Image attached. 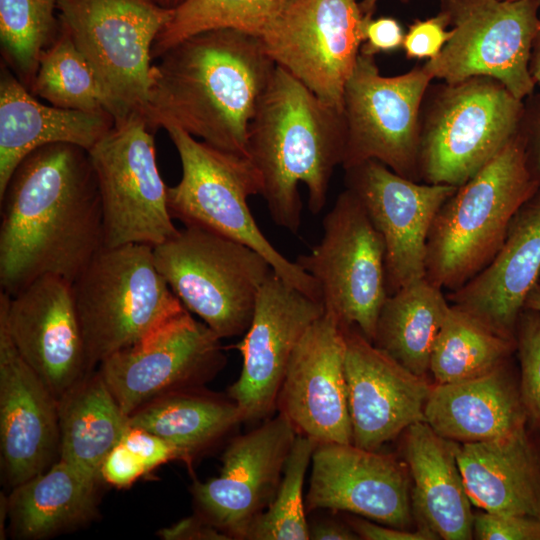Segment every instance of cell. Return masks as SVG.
I'll return each instance as SVG.
<instances>
[{
  "mask_svg": "<svg viewBox=\"0 0 540 540\" xmlns=\"http://www.w3.org/2000/svg\"><path fill=\"white\" fill-rule=\"evenodd\" d=\"M347 523L360 539L364 540H437L440 539L433 531L425 527L415 530L401 529L360 518L348 517Z\"/></svg>",
  "mask_w": 540,
  "mask_h": 540,
  "instance_id": "ee69618b",
  "label": "cell"
},
{
  "mask_svg": "<svg viewBox=\"0 0 540 540\" xmlns=\"http://www.w3.org/2000/svg\"><path fill=\"white\" fill-rule=\"evenodd\" d=\"M375 56L360 53L345 85L344 169L376 160L405 178L421 181L420 107L430 81L424 66L383 76Z\"/></svg>",
  "mask_w": 540,
  "mask_h": 540,
  "instance_id": "4fadbf2b",
  "label": "cell"
},
{
  "mask_svg": "<svg viewBox=\"0 0 540 540\" xmlns=\"http://www.w3.org/2000/svg\"><path fill=\"white\" fill-rule=\"evenodd\" d=\"M96 174L104 247H155L178 232L156 160L154 132L142 115L114 127L89 151Z\"/></svg>",
  "mask_w": 540,
  "mask_h": 540,
  "instance_id": "7c38bea8",
  "label": "cell"
},
{
  "mask_svg": "<svg viewBox=\"0 0 540 540\" xmlns=\"http://www.w3.org/2000/svg\"><path fill=\"white\" fill-rule=\"evenodd\" d=\"M146 474L137 458L119 442L101 466V478L116 487H128Z\"/></svg>",
  "mask_w": 540,
  "mask_h": 540,
  "instance_id": "7bdbcfd3",
  "label": "cell"
},
{
  "mask_svg": "<svg viewBox=\"0 0 540 540\" xmlns=\"http://www.w3.org/2000/svg\"><path fill=\"white\" fill-rule=\"evenodd\" d=\"M539 185L528 166L522 123L440 207L427 241L426 278L448 292L473 279L496 256L515 213Z\"/></svg>",
  "mask_w": 540,
  "mask_h": 540,
  "instance_id": "277c9868",
  "label": "cell"
},
{
  "mask_svg": "<svg viewBox=\"0 0 540 540\" xmlns=\"http://www.w3.org/2000/svg\"><path fill=\"white\" fill-rule=\"evenodd\" d=\"M56 11L58 0H0L2 61L29 91L42 53L59 35Z\"/></svg>",
  "mask_w": 540,
  "mask_h": 540,
  "instance_id": "d590c367",
  "label": "cell"
},
{
  "mask_svg": "<svg viewBox=\"0 0 540 540\" xmlns=\"http://www.w3.org/2000/svg\"><path fill=\"white\" fill-rule=\"evenodd\" d=\"M107 111L86 112L45 105L1 61L0 194L19 163L34 150L68 143L89 151L113 127Z\"/></svg>",
  "mask_w": 540,
  "mask_h": 540,
  "instance_id": "d4e9b609",
  "label": "cell"
},
{
  "mask_svg": "<svg viewBox=\"0 0 540 540\" xmlns=\"http://www.w3.org/2000/svg\"><path fill=\"white\" fill-rule=\"evenodd\" d=\"M157 535L165 540H230L224 532L198 514L184 518L170 527L162 528Z\"/></svg>",
  "mask_w": 540,
  "mask_h": 540,
  "instance_id": "f6af8a7d",
  "label": "cell"
},
{
  "mask_svg": "<svg viewBox=\"0 0 540 540\" xmlns=\"http://www.w3.org/2000/svg\"><path fill=\"white\" fill-rule=\"evenodd\" d=\"M151 66L146 120L175 125L226 152L248 157L250 124L276 63L259 36L232 28L192 35Z\"/></svg>",
  "mask_w": 540,
  "mask_h": 540,
  "instance_id": "7a4b0ae2",
  "label": "cell"
},
{
  "mask_svg": "<svg viewBox=\"0 0 540 540\" xmlns=\"http://www.w3.org/2000/svg\"><path fill=\"white\" fill-rule=\"evenodd\" d=\"M0 286L13 296L36 279L73 282L104 248L100 192L89 152L42 146L0 194Z\"/></svg>",
  "mask_w": 540,
  "mask_h": 540,
  "instance_id": "6da1fadb",
  "label": "cell"
},
{
  "mask_svg": "<svg viewBox=\"0 0 540 540\" xmlns=\"http://www.w3.org/2000/svg\"><path fill=\"white\" fill-rule=\"evenodd\" d=\"M96 484L58 459L48 470L12 488L7 497L12 534L44 539L86 524L97 513Z\"/></svg>",
  "mask_w": 540,
  "mask_h": 540,
  "instance_id": "f546056e",
  "label": "cell"
},
{
  "mask_svg": "<svg viewBox=\"0 0 540 540\" xmlns=\"http://www.w3.org/2000/svg\"><path fill=\"white\" fill-rule=\"evenodd\" d=\"M403 456L413 482L411 504L418 527L444 540L473 538L471 500L456 456V442L425 421L405 430Z\"/></svg>",
  "mask_w": 540,
  "mask_h": 540,
  "instance_id": "83f0119b",
  "label": "cell"
},
{
  "mask_svg": "<svg viewBox=\"0 0 540 540\" xmlns=\"http://www.w3.org/2000/svg\"><path fill=\"white\" fill-rule=\"evenodd\" d=\"M471 503L482 511L540 518V450L527 426L478 443H457Z\"/></svg>",
  "mask_w": 540,
  "mask_h": 540,
  "instance_id": "484cf974",
  "label": "cell"
},
{
  "mask_svg": "<svg viewBox=\"0 0 540 540\" xmlns=\"http://www.w3.org/2000/svg\"><path fill=\"white\" fill-rule=\"evenodd\" d=\"M293 0H186L156 37L152 59L200 32L232 28L261 37Z\"/></svg>",
  "mask_w": 540,
  "mask_h": 540,
  "instance_id": "836d02e7",
  "label": "cell"
},
{
  "mask_svg": "<svg viewBox=\"0 0 540 540\" xmlns=\"http://www.w3.org/2000/svg\"><path fill=\"white\" fill-rule=\"evenodd\" d=\"M316 442L296 436L271 504L246 529L242 540H308L303 484Z\"/></svg>",
  "mask_w": 540,
  "mask_h": 540,
  "instance_id": "8d00e7d4",
  "label": "cell"
},
{
  "mask_svg": "<svg viewBox=\"0 0 540 540\" xmlns=\"http://www.w3.org/2000/svg\"><path fill=\"white\" fill-rule=\"evenodd\" d=\"M408 2L409 0H402ZM378 0H360L359 6L365 16H373Z\"/></svg>",
  "mask_w": 540,
  "mask_h": 540,
  "instance_id": "f907efd6",
  "label": "cell"
},
{
  "mask_svg": "<svg viewBox=\"0 0 540 540\" xmlns=\"http://www.w3.org/2000/svg\"><path fill=\"white\" fill-rule=\"evenodd\" d=\"M226 360L221 338L185 309L138 343L106 358L98 371L129 417L159 397L204 387Z\"/></svg>",
  "mask_w": 540,
  "mask_h": 540,
  "instance_id": "5bb4252c",
  "label": "cell"
},
{
  "mask_svg": "<svg viewBox=\"0 0 540 540\" xmlns=\"http://www.w3.org/2000/svg\"><path fill=\"white\" fill-rule=\"evenodd\" d=\"M60 24L56 40L40 57L30 92L55 107L111 114L109 99L97 75Z\"/></svg>",
  "mask_w": 540,
  "mask_h": 540,
  "instance_id": "e575fe53",
  "label": "cell"
},
{
  "mask_svg": "<svg viewBox=\"0 0 540 540\" xmlns=\"http://www.w3.org/2000/svg\"><path fill=\"white\" fill-rule=\"evenodd\" d=\"M524 114V102L493 78L447 84L421 126V181L461 186L520 131Z\"/></svg>",
  "mask_w": 540,
  "mask_h": 540,
  "instance_id": "9c48e42d",
  "label": "cell"
},
{
  "mask_svg": "<svg viewBox=\"0 0 540 540\" xmlns=\"http://www.w3.org/2000/svg\"><path fill=\"white\" fill-rule=\"evenodd\" d=\"M155 264L184 307L221 339L244 334L274 272L257 251L196 226L153 248Z\"/></svg>",
  "mask_w": 540,
  "mask_h": 540,
  "instance_id": "52a82bcc",
  "label": "cell"
},
{
  "mask_svg": "<svg viewBox=\"0 0 540 540\" xmlns=\"http://www.w3.org/2000/svg\"><path fill=\"white\" fill-rule=\"evenodd\" d=\"M364 24L357 0H293L260 38L277 66L343 111Z\"/></svg>",
  "mask_w": 540,
  "mask_h": 540,
  "instance_id": "9a60e30c",
  "label": "cell"
},
{
  "mask_svg": "<svg viewBox=\"0 0 540 540\" xmlns=\"http://www.w3.org/2000/svg\"><path fill=\"white\" fill-rule=\"evenodd\" d=\"M297 436L281 413L235 436L224 450L218 477L194 480L196 514L231 539L242 540L250 523L271 504Z\"/></svg>",
  "mask_w": 540,
  "mask_h": 540,
  "instance_id": "ac0fdd59",
  "label": "cell"
},
{
  "mask_svg": "<svg viewBox=\"0 0 540 540\" xmlns=\"http://www.w3.org/2000/svg\"><path fill=\"white\" fill-rule=\"evenodd\" d=\"M515 351L514 340L451 304L432 351L429 373L435 384L478 378L508 362Z\"/></svg>",
  "mask_w": 540,
  "mask_h": 540,
  "instance_id": "d6a6232c",
  "label": "cell"
},
{
  "mask_svg": "<svg viewBox=\"0 0 540 540\" xmlns=\"http://www.w3.org/2000/svg\"><path fill=\"white\" fill-rule=\"evenodd\" d=\"M0 319L18 352L58 399L91 370L72 282L46 275L13 296L1 291Z\"/></svg>",
  "mask_w": 540,
  "mask_h": 540,
  "instance_id": "d6986e66",
  "label": "cell"
},
{
  "mask_svg": "<svg viewBox=\"0 0 540 540\" xmlns=\"http://www.w3.org/2000/svg\"><path fill=\"white\" fill-rule=\"evenodd\" d=\"M182 167L180 181L167 188L173 219L218 233L261 254L274 272L304 294L322 302L314 278L283 256L257 225L248 198L261 195L262 179L249 157L217 149L181 128L166 124Z\"/></svg>",
  "mask_w": 540,
  "mask_h": 540,
  "instance_id": "5b68a950",
  "label": "cell"
},
{
  "mask_svg": "<svg viewBox=\"0 0 540 540\" xmlns=\"http://www.w3.org/2000/svg\"><path fill=\"white\" fill-rule=\"evenodd\" d=\"M519 390L528 423L540 428V312L524 308L515 331Z\"/></svg>",
  "mask_w": 540,
  "mask_h": 540,
  "instance_id": "74e56055",
  "label": "cell"
},
{
  "mask_svg": "<svg viewBox=\"0 0 540 540\" xmlns=\"http://www.w3.org/2000/svg\"><path fill=\"white\" fill-rule=\"evenodd\" d=\"M426 277L386 298L373 344L422 377L430 374L432 351L451 303Z\"/></svg>",
  "mask_w": 540,
  "mask_h": 540,
  "instance_id": "1f68e13d",
  "label": "cell"
},
{
  "mask_svg": "<svg viewBox=\"0 0 540 540\" xmlns=\"http://www.w3.org/2000/svg\"><path fill=\"white\" fill-rule=\"evenodd\" d=\"M540 279V185L521 205L493 260L461 288L448 292L449 302L497 334L515 341L526 299Z\"/></svg>",
  "mask_w": 540,
  "mask_h": 540,
  "instance_id": "cb8c5ba5",
  "label": "cell"
},
{
  "mask_svg": "<svg viewBox=\"0 0 540 540\" xmlns=\"http://www.w3.org/2000/svg\"><path fill=\"white\" fill-rule=\"evenodd\" d=\"M0 446L12 488L44 472L59 456L58 401L18 352L2 319Z\"/></svg>",
  "mask_w": 540,
  "mask_h": 540,
  "instance_id": "603a6c76",
  "label": "cell"
},
{
  "mask_svg": "<svg viewBox=\"0 0 540 540\" xmlns=\"http://www.w3.org/2000/svg\"><path fill=\"white\" fill-rule=\"evenodd\" d=\"M120 442L137 458L146 473L171 460H182L174 446L141 428L129 425Z\"/></svg>",
  "mask_w": 540,
  "mask_h": 540,
  "instance_id": "60d3db41",
  "label": "cell"
},
{
  "mask_svg": "<svg viewBox=\"0 0 540 540\" xmlns=\"http://www.w3.org/2000/svg\"><path fill=\"white\" fill-rule=\"evenodd\" d=\"M58 11L97 75L115 123L146 118L152 46L174 9L155 0H58Z\"/></svg>",
  "mask_w": 540,
  "mask_h": 540,
  "instance_id": "ba28073f",
  "label": "cell"
},
{
  "mask_svg": "<svg viewBox=\"0 0 540 540\" xmlns=\"http://www.w3.org/2000/svg\"><path fill=\"white\" fill-rule=\"evenodd\" d=\"M404 35L401 24L395 18L365 16L360 53L375 56L392 52L402 46Z\"/></svg>",
  "mask_w": 540,
  "mask_h": 540,
  "instance_id": "b9f144b4",
  "label": "cell"
},
{
  "mask_svg": "<svg viewBox=\"0 0 540 540\" xmlns=\"http://www.w3.org/2000/svg\"><path fill=\"white\" fill-rule=\"evenodd\" d=\"M159 5L168 8L175 9L184 3L186 0H155Z\"/></svg>",
  "mask_w": 540,
  "mask_h": 540,
  "instance_id": "816d5d0a",
  "label": "cell"
},
{
  "mask_svg": "<svg viewBox=\"0 0 540 540\" xmlns=\"http://www.w3.org/2000/svg\"><path fill=\"white\" fill-rule=\"evenodd\" d=\"M310 540H356L360 539L346 522L328 517L308 518Z\"/></svg>",
  "mask_w": 540,
  "mask_h": 540,
  "instance_id": "7dc6e473",
  "label": "cell"
},
{
  "mask_svg": "<svg viewBox=\"0 0 540 540\" xmlns=\"http://www.w3.org/2000/svg\"><path fill=\"white\" fill-rule=\"evenodd\" d=\"M385 248L388 295L426 277L427 241L443 203L457 187L414 181L376 160L345 169Z\"/></svg>",
  "mask_w": 540,
  "mask_h": 540,
  "instance_id": "e0dca14e",
  "label": "cell"
},
{
  "mask_svg": "<svg viewBox=\"0 0 540 540\" xmlns=\"http://www.w3.org/2000/svg\"><path fill=\"white\" fill-rule=\"evenodd\" d=\"M525 308L540 312V279L529 293L525 302Z\"/></svg>",
  "mask_w": 540,
  "mask_h": 540,
  "instance_id": "681fc988",
  "label": "cell"
},
{
  "mask_svg": "<svg viewBox=\"0 0 540 540\" xmlns=\"http://www.w3.org/2000/svg\"><path fill=\"white\" fill-rule=\"evenodd\" d=\"M511 1H513V0H511Z\"/></svg>",
  "mask_w": 540,
  "mask_h": 540,
  "instance_id": "f5cc1de1",
  "label": "cell"
},
{
  "mask_svg": "<svg viewBox=\"0 0 540 540\" xmlns=\"http://www.w3.org/2000/svg\"><path fill=\"white\" fill-rule=\"evenodd\" d=\"M323 313L322 302L294 288L275 272L263 283L251 323L233 346L242 356V369L227 389V395L241 409L244 422H263L272 417L293 351Z\"/></svg>",
  "mask_w": 540,
  "mask_h": 540,
  "instance_id": "2e32d148",
  "label": "cell"
},
{
  "mask_svg": "<svg viewBox=\"0 0 540 540\" xmlns=\"http://www.w3.org/2000/svg\"><path fill=\"white\" fill-rule=\"evenodd\" d=\"M473 538L479 540H540V518L482 511L474 514Z\"/></svg>",
  "mask_w": 540,
  "mask_h": 540,
  "instance_id": "f35d334b",
  "label": "cell"
},
{
  "mask_svg": "<svg viewBox=\"0 0 540 540\" xmlns=\"http://www.w3.org/2000/svg\"><path fill=\"white\" fill-rule=\"evenodd\" d=\"M243 422L241 409L227 393H213L204 387L164 395L129 416L130 426L174 446L188 465Z\"/></svg>",
  "mask_w": 540,
  "mask_h": 540,
  "instance_id": "4dcf8cb0",
  "label": "cell"
},
{
  "mask_svg": "<svg viewBox=\"0 0 540 540\" xmlns=\"http://www.w3.org/2000/svg\"><path fill=\"white\" fill-rule=\"evenodd\" d=\"M529 68L535 84L540 86V14L538 31L533 44Z\"/></svg>",
  "mask_w": 540,
  "mask_h": 540,
  "instance_id": "c3c4849f",
  "label": "cell"
},
{
  "mask_svg": "<svg viewBox=\"0 0 540 540\" xmlns=\"http://www.w3.org/2000/svg\"><path fill=\"white\" fill-rule=\"evenodd\" d=\"M343 327L352 443L379 451L409 426L425 421L433 384L376 347L356 327Z\"/></svg>",
  "mask_w": 540,
  "mask_h": 540,
  "instance_id": "7402d4cb",
  "label": "cell"
},
{
  "mask_svg": "<svg viewBox=\"0 0 540 540\" xmlns=\"http://www.w3.org/2000/svg\"><path fill=\"white\" fill-rule=\"evenodd\" d=\"M323 235L296 263L317 282L324 310L373 341L388 297L385 248L358 197L346 189L323 218Z\"/></svg>",
  "mask_w": 540,
  "mask_h": 540,
  "instance_id": "8fae6325",
  "label": "cell"
},
{
  "mask_svg": "<svg viewBox=\"0 0 540 540\" xmlns=\"http://www.w3.org/2000/svg\"><path fill=\"white\" fill-rule=\"evenodd\" d=\"M307 513H352L401 529L413 521L411 479L393 456L353 443H317L311 458Z\"/></svg>",
  "mask_w": 540,
  "mask_h": 540,
  "instance_id": "44dd1931",
  "label": "cell"
},
{
  "mask_svg": "<svg viewBox=\"0 0 540 540\" xmlns=\"http://www.w3.org/2000/svg\"><path fill=\"white\" fill-rule=\"evenodd\" d=\"M440 12L452 35L423 65L433 79L456 84L490 77L522 101L533 94L529 65L540 0H441Z\"/></svg>",
  "mask_w": 540,
  "mask_h": 540,
  "instance_id": "30bf717a",
  "label": "cell"
},
{
  "mask_svg": "<svg viewBox=\"0 0 540 540\" xmlns=\"http://www.w3.org/2000/svg\"><path fill=\"white\" fill-rule=\"evenodd\" d=\"M424 417L437 434L457 443L493 440L528 424L510 360L478 378L433 384Z\"/></svg>",
  "mask_w": 540,
  "mask_h": 540,
  "instance_id": "4316f807",
  "label": "cell"
},
{
  "mask_svg": "<svg viewBox=\"0 0 540 540\" xmlns=\"http://www.w3.org/2000/svg\"><path fill=\"white\" fill-rule=\"evenodd\" d=\"M72 292L91 370L186 309L143 244L104 247Z\"/></svg>",
  "mask_w": 540,
  "mask_h": 540,
  "instance_id": "8992f818",
  "label": "cell"
},
{
  "mask_svg": "<svg viewBox=\"0 0 540 540\" xmlns=\"http://www.w3.org/2000/svg\"><path fill=\"white\" fill-rule=\"evenodd\" d=\"M276 410L316 444L352 443L344 327L332 313L324 310L293 351Z\"/></svg>",
  "mask_w": 540,
  "mask_h": 540,
  "instance_id": "ffe728a7",
  "label": "cell"
},
{
  "mask_svg": "<svg viewBox=\"0 0 540 540\" xmlns=\"http://www.w3.org/2000/svg\"><path fill=\"white\" fill-rule=\"evenodd\" d=\"M59 459L93 481L129 428L98 370L87 374L58 399Z\"/></svg>",
  "mask_w": 540,
  "mask_h": 540,
  "instance_id": "f1b7e54d",
  "label": "cell"
},
{
  "mask_svg": "<svg viewBox=\"0 0 540 540\" xmlns=\"http://www.w3.org/2000/svg\"><path fill=\"white\" fill-rule=\"evenodd\" d=\"M345 146L343 111L276 66L250 124L248 157L261 176V196L277 226L298 232L302 221L299 184L307 189L311 213L323 210Z\"/></svg>",
  "mask_w": 540,
  "mask_h": 540,
  "instance_id": "3957f363",
  "label": "cell"
},
{
  "mask_svg": "<svg viewBox=\"0 0 540 540\" xmlns=\"http://www.w3.org/2000/svg\"><path fill=\"white\" fill-rule=\"evenodd\" d=\"M447 26L448 22L441 12L434 17L414 21L404 35L402 44L406 57L435 59L451 38L452 30H446Z\"/></svg>",
  "mask_w": 540,
  "mask_h": 540,
  "instance_id": "ab89813d",
  "label": "cell"
},
{
  "mask_svg": "<svg viewBox=\"0 0 540 540\" xmlns=\"http://www.w3.org/2000/svg\"><path fill=\"white\" fill-rule=\"evenodd\" d=\"M528 166L540 184V101L527 108L523 119Z\"/></svg>",
  "mask_w": 540,
  "mask_h": 540,
  "instance_id": "bcb514c9",
  "label": "cell"
}]
</instances>
